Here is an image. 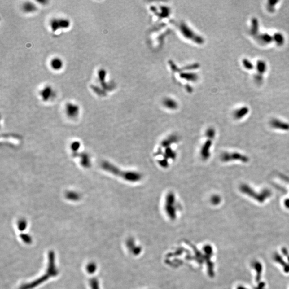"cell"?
<instances>
[{
	"instance_id": "4",
	"label": "cell",
	"mask_w": 289,
	"mask_h": 289,
	"mask_svg": "<svg viewBox=\"0 0 289 289\" xmlns=\"http://www.w3.org/2000/svg\"><path fill=\"white\" fill-rule=\"evenodd\" d=\"M65 111L68 116L71 118H74L78 115L79 107L73 103H68L65 106Z\"/></svg>"
},
{
	"instance_id": "8",
	"label": "cell",
	"mask_w": 289,
	"mask_h": 289,
	"mask_svg": "<svg viewBox=\"0 0 289 289\" xmlns=\"http://www.w3.org/2000/svg\"><path fill=\"white\" fill-rule=\"evenodd\" d=\"M260 39L262 40L265 42H269L272 40V37L268 34H264L260 37Z\"/></svg>"
},
{
	"instance_id": "10",
	"label": "cell",
	"mask_w": 289,
	"mask_h": 289,
	"mask_svg": "<svg viewBox=\"0 0 289 289\" xmlns=\"http://www.w3.org/2000/svg\"><path fill=\"white\" fill-rule=\"evenodd\" d=\"M243 64H244V66L246 67V68H248V69L252 68V64L250 63V61H247V59H244Z\"/></svg>"
},
{
	"instance_id": "6",
	"label": "cell",
	"mask_w": 289,
	"mask_h": 289,
	"mask_svg": "<svg viewBox=\"0 0 289 289\" xmlns=\"http://www.w3.org/2000/svg\"><path fill=\"white\" fill-rule=\"evenodd\" d=\"M23 10L26 13H32L37 10V8L35 4L30 2H26L22 7Z\"/></svg>"
},
{
	"instance_id": "3",
	"label": "cell",
	"mask_w": 289,
	"mask_h": 289,
	"mask_svg": "<svg viewBox=\"0 0 289 289\" xmlns=\"http://www.w3.org/2000/svg\"><path fill=\"white\" fill-rule=\"evenodd\" d=\"M39 95L42 100L44 102H47L51 100V99L55 98L56 93L52 87L48 85L44 87L43 89L40 91Z\"/></svg>"
},
{
	"instance_id": "5",
	"label": "cell",
	"mask_w": 289,
	"mask_h": 289,
	"mask_svg": "<svg viewBox=\"0 0 289 289\" xmlns=\"http://www.w3.org/2000/svg\"><path fill=\"white\" fill-rule=\"evenodd\" d=\"M50 66L52 70L58 71L61 70L64 66V62L62 59L59 57H54L50 61Z\"/></svg>"
},
{
	"instance_id": "11",
	"label": "cell",
	"mask_w": 289,
	"mask_h": 289,
	"mask_svg": "<svg viewBox=\"0 0 289 289\" xmlns=\"http://www.w3.org/2000/svg\"><path fill=\"white\" fill-rule=\"evenodd\" d=\"M238 289H246L245 288V287H239L238 288Z\"/></svg>"
},
{
	"instance_id": "9",
	"label": "cell",
	"mask_w": 289,
	"mask_h": 289,
	"mask_svg": "<svg viewBox=\"0 0 289 289\" xmlns=\"http://www.w3.org/2000/svg\"><path fill=\"white\" fill-rule=\"evenodd\" d=\"M275 39H276V42H277V43H282V42H283L284 38H283V36H282L281 34H276L275 35Z\"/></svg>"
},
{
	"instance_id": "1",
	"label": "cell",
	"mask_w": 289,
	"mask_h": 289,
	"mask_svg": "<svg viewBox=\"0 0 289 289\" xmlns=\"http://www.w3.org/2000/svg\"><path fill=\"white\" fill-rule=\"evenodd\" d=\"M70 24V20L67 18H53L50 20L49 26L51 31L55 33L59 31L68 29Z\"/></svg>"
},
{
	"instance_id": "7",
	"label": "cell",
	"mask_w": 289,
	"mask_h": 289,
	"mask_svg": "<svg viewBox=\"0 0 289 289\" xmlns=\"http://www.w3.org/2000/svg\"><path fill=\"white\" fill-rule=\"evenodd\" d=\"M257 68H258V71L260 72H264L265 71L266 65H265V63H264V62L260 61V62H259L258 63Z\"/></svg>"
},
{
	"instance_id": "2",
	"label": "cell",
	"mask_w": 289,
	"mask_h": 289,
	"mask_svg": "<svg viewBox=\"0 0 289 289\" xmlns=\"http://www.w3.org/2000/svg\"><path fill=\"white\" fill-rule=\"evenodd\" d=\"M101 167L105 170L108 171L109 172L114 173L115 175H119L120 176L123 177L124 179H128V181H134H134H137L136 179H138V177H133V173L130 174V173H128L125 174V173H123L122 171H120L108 162H103V163H101Z\"/></svg>"
}]
</instances>
